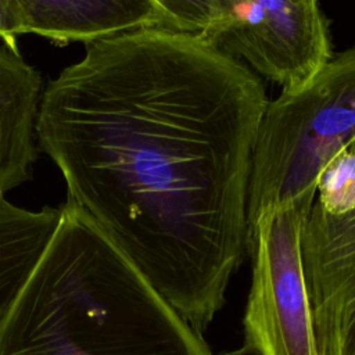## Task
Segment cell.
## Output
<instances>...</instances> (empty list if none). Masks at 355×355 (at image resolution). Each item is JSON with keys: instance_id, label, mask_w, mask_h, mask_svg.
Instances as JSON below:
<instances>
[{"instance_id": "cell-4", "label": "cell", "mask_w": 355, "mask_h": 355, "mask_svg": "<svg viewBox=\"0 0 355 355\" xmlns=\"http://www.w3.org/2000/svg\"><path fill=\"white\" fill-rule=\"evenodd\" d=\"M309 209L279 204L248 225L251 286L243 316V349L250 355H322L302 263V230Z\"/></svg>"}, {"instance_id": "cell-3", "label": "cell", "mask_w": 355, "mask_h": 355, "mask_svg": "<svg viewBox=\"0 0 355 355\" xmlns=\"http://www.w3.org/2000/svg\"><path fill=\"white\" fill-rule=\"evenodd\" d=\"M354 137L355 46L268 101L252 154L247 225L279 204L311 209L322 169Z\"/></svg>"}, {"instance_id": "cell-11", "label": "cell", "mask_w": 355, "mask_h": 355, "mask_svg": "<svg viewBox=\"0 0 355 355\" xmlns=\"http://www.w3.org/2000/svg\"><path fill=\"white\" fill-rule=\"evenodd\" d=\"M28 33L24 14L17 0H0V39L10 44L17 46V36Z\"/></svg>"}, {"instance_id": "cell-2", "label": "cell", "mask_w": 355, "mask_h": 355, "mask_svg": "<svg viewBox=\"0 0 355 355\" xmlns=\"http://www.w3.org/2000/svg\"><path fill=\"white\" fill-rule=\"evenodd\" d=\"M60 209L0 320V355H215L79 207Z\"/></svg>"}, {"instance_id": "cell-10", "label": "cell", "mask_w": 355, "mask_h": 355, "mask_svg": "<svg viewBox=\"0 0 355 355\" xmlns=\"http://www.w3.org/2000/svg\"><path fill=\"white\" fill-rule=\"evenodd\" d=\"M161 10L164 28L202 36L212 25L215 7L212 0H154Z\"/></svg>"}, {"instance_id": "cell-9", "label": "cell", "mask_w": 355, "mask_h": 355, "mask_svg": "<svg viewBox=\"0 0 355 355\" xmlns=\"http://www.w3.org/2000/svg\"><path fill=\"white\" fill-rule=\"evenodd\" d=\"M60 216V207L31 211L0 200V320L47 247Z\"/></svg>"}, {"instance_id": "cell-6", "label": "cell", "mask_w": 355, "mask_h": 355, "mask_svg": "<svg viewBox=\"0 0 355 355\" xmlns=\"http://www.w3.org/2000/svg\"><path fill=\"white\" fill-rule=\"evenodd\" d=\"M215 17L200 37L259 78L293 90L333 55L319 0H212Z\"/></svg>"}, {"instance_id": "cell-7", "label": "cell", "mask_w": 355, "mask_h": 355, "mask_svg": "<svg viewBox=\"0 0 355 355\" xmlns=\"http://www.w3.org/2000/svg\"><path fill=\"white\" fill-rule=\"evenodd\" d=\"M43 90L42 73L0 39V200L33 176Z\"/></svg>"}, {"instance_id": "cell-5", "label": "cell", "mask_w": 355, "mask_h": 355, "mask_svg": "<svg viewBox=\"0 0 355 355\" xmlns=\"http://www.w3.org/2000/svg\"><path fill=\"white\" fill-rule=\"evenodd\" d=\"M302 263L322 355H355V137L318 178Z\"/></svg>"}, {"instance_id": "cell-8", "label": "cell", "mask_w": 355, "mask_h": 355, "mask_svg": "<svg viewBox=\"0 0 355 355\" xmlns=\"http://www.w3.org/2000/svg\"><path fill=\"white\" fill-rule=\"evenodd\" d=\"M28 33L83 44L141 28H164L154 0H17Z\"/></svg>"}, {"instance_id": "cell-1", "label": "cell", "mask_w": 355, "mask_h": 355, "mask_svg": "<svg viewBox=\"0 0 355 355\" xmlns=\"http://www.w3.org/2000/svg\"><path fill=\"white\" fill-rule=\"evenodd\" d=\"M261 78L202 37L141 28L85 44L44 86L37 146L79 207L198 331L247 252Z\"/></svg>"}]
</instances>
